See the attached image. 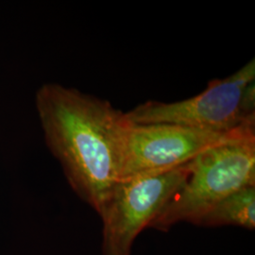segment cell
Returning a JSON list of instances; mask_svg holds the SVG:
<instances>
[{
    "mask_svg": "<svg viewBox=\"0 0 255 255\" xmlns=\"http://www.w3.org/2000/svg\"><path fill=\"white\" fill-rule=\"evenodd\" d=\"M255 185V135L211 147L190 161V173L150 223L166 232L180 222L198 225L219 202Z\"/></svg>",
    "mask_w": 255,
    "mask_h": 255,
    "instance_id": "cell-2",
    "label": "cell"
},
{
    "mask_svg": "<svg viewBox=\"0 0 255 255\" xmlns=\"http://www.w3.org/2000/svg\"><path fill=\"white\" fill-rule=\"evenodd\" d=\"M199 226H238L255 228V185L233 193L201 219Z\"/></svg>",
    "mask_w": 255,
    "mask_h": 255,
    "instance_id": "cell-6",
    "label": "cell"
},
{
    "mask_svg": "<svg viewBox=\"0 0 255 255\" xmlns=\"http://www.w3.org/2000/svg\"><path fill=\"white\" fill-rule=\"evenodd\" d=\"M189 173L190 162L117 182L98 212L103 223L102 255H131L135 238L149 227Z\"/></svg>",
    "mask_w": 255,
    "mask_h": 255,
    "instance_id": "cell-4",
    "label": "cell"
},
{
    "mask_svg": "<svg viewBox=\"0 0 255 255\" xmlns=\"http://www.w3.org/2000/svg\"><path fill=\"white\" fill-rule=\"evenodd\" d=\"M239 111L243 120L255 122V80L245 87L240 100Z\"/></svg>",
    "mask_w": 255,
    "mask_h": 255,
    "instance_id": "cell-7",
    "label": "cell"
},
{
    "mask_svg": "<svg viewBox=\"0 0 255 255\" xmlns=\"http://www.w3.org/2000/svg\"><path fill=\"white\" fill-rule=\"evenodd\" d=\"M255 80V59L224 79L211 80L199 95L175 102L146 101L125 113L131 125L172 124L226 131L246 124L239 111L243 91Z\"/></svg>",
    "mask_w": 255,
    "mask_h": 255,
    "instance_id": "cell-5",
    "label": "cell"
},
{
    "mask_svg": "<svg viewBox=\"0 0 255 255\" xmlns=\"http://www.w3.org/2000/svg\"><path fill=\"white\" fill-rule=\"evenodd\" d=\"M46 143L82 201L99 212L119 181L125 113L109 101L49 83L36 95Z\"/></svg>",
    "mask_w": 255,
    "mask_h": 255,
    "instance_id": "cell-1",
    "label": "cell"
},
{
    "mask_svg": "<svg viewBox=\"0 0 255 255\" xmlns=\"http://www.w3.org/2000/svg\"><path fill=\"white\" fill-rule=\"evenodd\" d=\"M251 135H255V124L219 131L172 124L131 125L127 121L118 182L172 169L211 147Z\"/></svg>",
    "mask_w": 255,
    "mask_h": 255,
    "instance_id": "cell-3",
    "label": "cell"
}]
</instances>
